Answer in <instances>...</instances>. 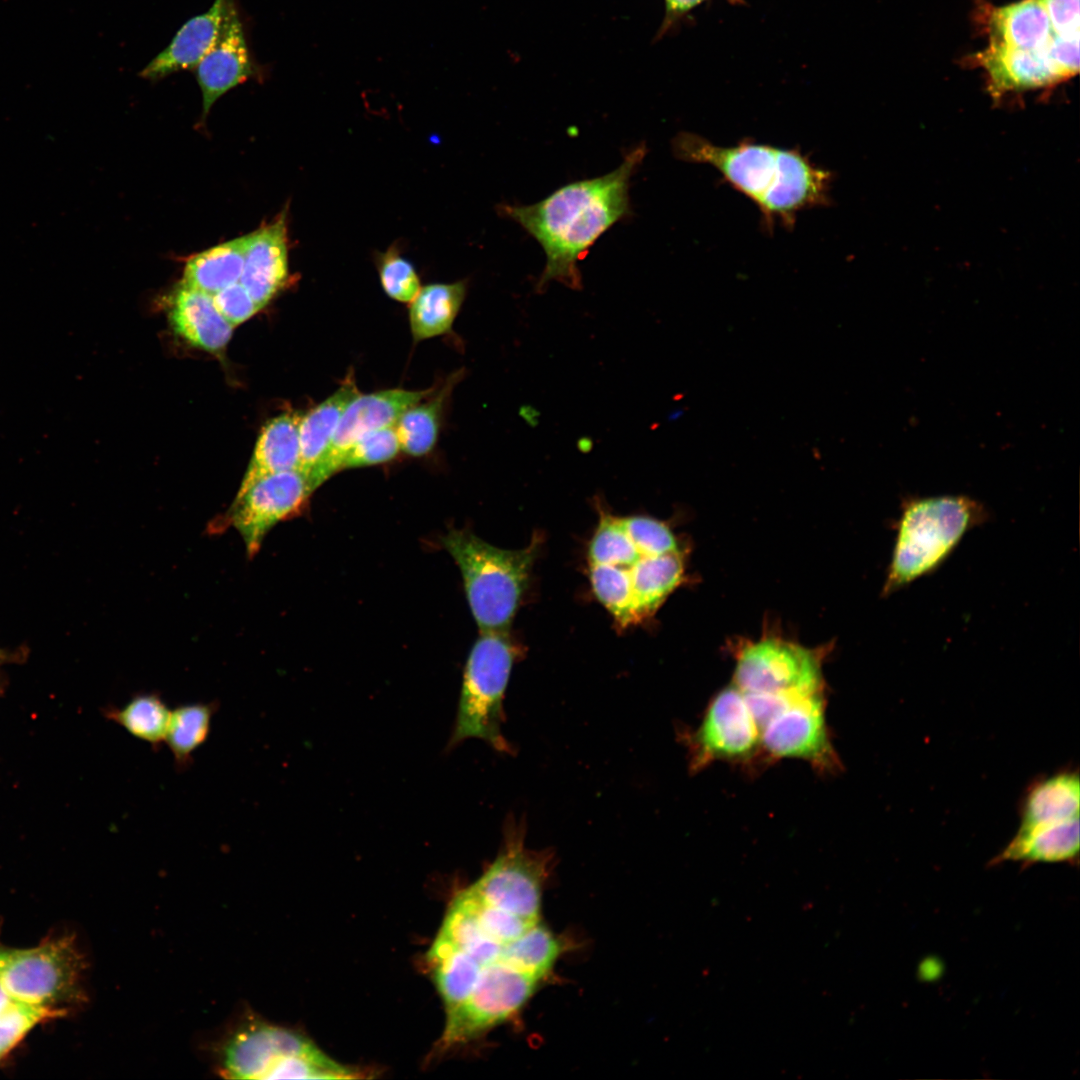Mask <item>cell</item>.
I'll return each mask as SVG.
<instances>
[{
    "mask_svg": "<svg viewBox=\"0 0 1080 1080\" xmlns=\"http://www.w3.org/2000/svg\"><path fill=\"white\" fill-rule=\"evenodd\" d=\"M61 1015L63 1013L56 1010L15 1001L0 1016V1058L38 1022Z\"/></svg>",
    "mask_w": 1080,
    "mask_h": 1080,
    "instance_id": "obj_38",
    "label": "cell"
},
{
    "mask_svg": "<svg viewBox=\"0 0 1080 1080\" xmlns=\"http://www.w3.org/2000/svg\"><path fill=\"white\" fill-rule=\"evenodd\" d=\"M313 491L308 477L294 469L262 477L236 494L227 516L249 557L258 552L267 533L298 511Z\"/></svg>",
    "mask_w": 1080,
    "mask_h": 1080,
    "instance_id": "obj_13",
    "label": "cell"
},
{
    "mask_svg": "<svg viewBox=\"0 0 1080 1080\" xmlns=\"http://www.w3.org/2000/svg\"><path fill=\"white\" fill-rule=\"evenodd\" d=\"M359 393L350 372L332 395L301 417L297 469L307 477L329 447L346 406Z\"/></svg>",
    "mask_w": 1080,
    "mask_h": 1080,
    "instance_id": "obj_23",
    "label": "cell"
},
{
    "mask_svg": "<svg viewBox=\"0 0 1080 1080\" xmlns=\"http://www.w3.org/2000/svg\"><path fill=\"white\" fill-rule=\"evenodd\" d=\"M590 581L595 596L620 626L638 623L631 580L624 568L590 564Z\"/></svg>",
    "mask_w": 1080,
    "mask_h": 1080,
    "instance_id": "obj_32",
    "label": "cell"
},
{
    "mask_svg": "<svg viewBox=\"0 0 1080 1080\" xmlns=\"http://www.w3.org/2000/svg\"><path fill=\"white\" fill-rule=\"evenodd\" d=\"M442 544L462 575L465 594L480 632L507 631L528 587L539 541L523 549L493 546L468 530L452 529Z\"/></svg>",
    "mask_w": 1080,
    "mask_h": 1080,
    "instance_id": "obj_4",
    "label": "cell"
},
{
    "mask_svg": "<svg viewBox=\"0 0 1080 1080\" xmlns=\"http://www.w3.org/2000/svg\"><path fill=\"white\" fill-rule=\"evenodd\" d=\"M231 0H214L204 13L190 18L170 44L141 70L140 76L159 80L182 70L196 68L216 44Z\"/></svg>",
    "mask_w": 1080,
    "mask_h": 1080,
    "instance_id": "obj_17",
    "label": "cell"
},
{
    "mask_svg": "<svg viewBox=\"0 0 1080 1080\" xmlns=\"http://www.w3.org/2000/svg\"><path fill=\"white\" fill-rule=\"evenodd\" d=\"M381 286L390 298L410 303L421 289L419 276L410 261L401 255L400 247L391 245L375 257Z\"/></svg>",
    "mask_w": 1080,
    "mask_h": 1080,
    "instance_id": "obj_35",
    "label": "cell"
},
{
    "mask_svg": "<svg viewBox=\"0 0 1080 1080\" xmlns=\"http://www.w3.org/2000/svg\"><path fill=\"white\" fill-rule=\"evenodd\" d=\"M460 373V372H459ZM459 373L452 375L441 390L424 403L405 410L395 423L400 449L413 457L430 453L438 439L445 400L452 391Z\"/></svg>",
    "mask_w": 1080,
    "mask_h": 1080,
    "instance_id": "obj_29",
    "label": "cell"
},
{
    "mask_svg": "<svg viewBox=\"0 0 1080 1080\" xmlns=\"http://www.w3.org/2000/svg\"><path fill=\"white\" fill-rule=\"evenodd\" d=\"M301 417L286 412L263 426L237 494L262 477L298 468Z\"/></svg>",
    "mask_w": 1080,
    "mask_h": 1080,
    "instance_id": "obj_21",
    "label": "cell"
},
{
    "mask_svg": "<svg viewBox=\"0 0 1080 1080\" xmlns=\"http://www.w3.org/2000/svg\"><path fill=\"white\" fill-rule=\"evenodd\" d=\"M1051 22L1054 33L1079 37L1080 0H1040Z\"/></svg>",
    "mask_w": 1080,
    "mask_h": 1080,
    "instance_id": "obj_41",
    "label": "cell"
},
{
    "mask_svg": "<svg viewBox=\"0 0 1080 1080\" xmlns=\"http://www.w3.org/2000/svg\"><path fill=\"white\" fill-rule=\"evenodd\" d=\"M646 154L644 144L603 176L566 184L531 205H503V213L518 223L542 247L546 265L535 286L543 292L557 281L582 288L578 263L614 224L631 214V176Z\"/></svg>",
    "mask_w": 1080,
    "mask_h": 1080,
    "instance_id": "obj_1",
    "label": "cell"
},
{
    "mask_svg": "<svg viewBox=\"0 0 1080 1080\" xmlns=\"http://www.w3.org/2000/svg\"><path fill=\"white\" fill-rule=\"evenodd\" d=\"M214 1068L229 1079H349L358 1071L338 1064L305 1036L246 1010L211 1048Z\"/></svg>",
    "mask_w": 1080,
    "mask_h": 1080,
    "instance_id": "obj_3",
    "label": "cell"
},
{
    "mask_svg": "<svg viewBox=\"0 0 1080 1080\" xmlns=\"http://www.w3.org/2000/svg\"><path fill=\"white\" fill-rule=\"evenodd\" d=\"M1044 52L1065 79L1078 72L1079 37H1067L1054 33L1044 46Z\"/></svg>",
    "mask_w": 1080,
    "mask_h": 1080,
    "instance_id": "obj_40",
    "label": "cell"
},
{
    "mask_svg": "<svg viewBox=\"0 0 1080 1080\" xmlns=\"http://www.w3.org/2000/svg\"><path fill=\"white\" fill-rule=\"evenodd\" d=\"M705 0H666L667 11L671 15H680L690 11Z\"/></svg>",
    "mask_w": 1080,
    "mask_h": 1080,
    "instance_id": "obj_42",
    "label": "cell"
},
{
    "mask_svg": "<svg viewBox=\"0 0 1080 1080\" xmlns=\"http://www.w3.org/2000/svg\"><path fill=\"white\" fill-rule=\"evenodd\" d=\"M562 951L560 939L538 921L521 936L504 944L498 961L543 979Z\"/></svg>",
    "mask_w": 1080,
    "mask_h": 1080,
    "instance_id": "obj_31",
    "label": "cell"
},
{
    "mask_svg": "<svg viewBox=\"0 0 1080 1080\" xmlns=\"http://www.w3.org/2000/svg\"><path fill=\"white\" fill-rule=\"evenodd\" d=\"M686 739L694 771L714 761L747 760L760 748L759 728L735 685L712 698L700 725Z\"/></svg>",
    "mask_w": 1080,
    "mask_h": 1080,
    "instance_id": "obj_12",
    "label": "cell"
},
{
    "mask_svg": "<svg viewBox=\"0 0 1080 1080\" xmlns=\"http://www.w3.org/2000/svg\"><path fill=\"white\" fill-rule=\"evenodd\" d=\"M84 958L70 936L35 948L0 951V983L15 1000L65 1014L81 1001Z\"/></svg>",
    "mask_w": 1080,
    "mask_h": 1080,
    "instance_id": "obj_7",
    "label": "cell"
},
{
    "mask_svg": "<svg viewBox=\"0 0 1080 1080\" xmlns=\"http://www.w3.org/2000/svg\"><path fill=\"white\" fill-rule=\"evenodd\" d=\"M541 980L500 961L483 967L468 998L447 1012L442 1047L478 1037L517 1014Z\"/></svg>",
    "mask_w": 1080,
    "mask_h": 1080,
    "instance_id": "obj_10",
    "label": "cell"
},
{
    "mask_svg": "<svg viewBox=\"0 0 1080 1080\" xmlns=\"http://www.w3.org/2000/svg\"><path fill=\"white\" fill-rule=\"evenodd\" d=\"M1080 781L1078 770H1060L1035 780L1026 790L1020 806V825L1053 823L1079 817Z\"/></svg>",
    "mask_w": 1080,
    "mask_h": 1080,
    "instance_id": "obj_22",
    "label": "cell"
},
{
    "mask_svg": "<svg viewBox=\"0 0 1080 1080\" xmlns=\"http://www.w3.org/2000/svg\"><path fill=\"white\" fill-rule=\"evenodd\" d=\"M980 58L994 96L1048 87L1065 80L1046 56L1044 47L1023 50L991 44Z\"/></svg>",
    "mask_w": 1080,
    "mask_h": 1080,
    "instance_id": "obj_19",
    "label": "cell"
},
{
    "mask_svg": "<svg viewBox=\"0 0 1080 1080\" xmlns=\"http://www.w3.org/2000/svg\"><path fill=\"white\" fill-rule=\"evenodd\" d=\"M622 568L631 580L638 623L659 608L680 584L684 574L680 550L662 555L643 554L634 563Z\"/></svg>",
    "mask_w": 1080,
    "mask_h": 1080,
    "instance_id": "obj_24",
    "label": "cell"
},
{
    "mask_svg": "<svg viewBox=\"0 0 1080 1080\" xmlns=\"http://www.w3.org/2000/svg\"><path fill=\"white\" fill-rule=\"evenodd\" d=\"M991 44L1008 48H1043L1054 31L1040 0H1022L997 9L991 17Z\"/></svg>",
    "mask_w": 1080,
    "mask_h": 1080,
    "instance_id": "obj_26",
    "label": "cell"
},
{
    "mask_svg": "<svg viewBox=\"0 0 1080 1080\" xmlns=\"http://www.w3.org/2000/svg\"><path fill=\"white\" fill-rule=\"evenodd\" d=\"M1079 817L1053 823L1019 826L1007 846L991 860V865L1019 862L1076 865L1079 858Z\"/></svg>",
    "mask_w": 1080,
    "mask_h": 1080,
    "instance_id": "obj_18",
    "label": "cell"
},
{
    "mask_svg": "<svg viewBox=\"0 0 1080 1080\" xmlns=\"http://www.w3.org/2000/svg\"><path fill=\"white\" fill-rule=\"evenodd\" d=\"M526 824L509 816L495 860L469 887L485 902L525 919L538 921L544 883L552 871L551 849L525 846Z\"/></svg>",
    "mask_w": 1080,
    "mask_h": 1080,
    "instance_id": "obj_8",
    "label": "cell"
},
{
    "mask_svg": "<svg viewBox=\"0 0 1080 1080\" xmlns=\"http://www.w3.org/2000/svg\"><path fill=\"white\" fill-rule=\"evenodd\" d=\"M168 316L177 335L212 353L224 349L234 328L219 314L212 296L182 283L169 297Z\"/></svg>",
    "mask_w": 1080,
    "mask_h": 1080,
    "instance_id": "obj_20",
    "label": "cell"
},
{
    "mask_svg": "<svg viewBox=\"0 0 1080 1080\" xmlns=\"http://www.w3.org/2000/svg\"><path fill=\"white\" fill-rule=\"evenodd\" d=\"M621 520L642 554L662 555L679 551L675 536L665 523L648 516L622 517Z\"/></svg>",
    "mask_w": 1080,
    "mask_h": 1080,
    "instance_id": "obj_37",
    "label": "cell"
},
{
    "mask_svg": "<svg viewBox=\"0 0 1080 1080\" xmlns=\"http://www.w3.org/2000/svg\"><path fill=\"white\" fill-rule=\"evenodd\" d=\"M212 300L219 314L232 327L248 320L260 310L240 282L215 293L212 295Z\"/></svg>",
    "mask_w": 1080,
    "mask_h": 1080,
    "instance_id": "obj_39",
    "label": "cell"
},
{
    "mask_svg": "<svg viewBox=\"0 0 1080 1080\" xmlns=\"http://www.w3.org/2000/svg\"><path fill=\"white\" fill-rule=\"evenodd\" d=\"M455 898L472 913L482 933L501 945L515 940L539 921L525 919L493 906L483 901L470 887L461 890Z\"/></svg>",
    "mask_w": 1080,
    "mask_h": 1080,
    "instance_id": "obj_34",
    "label": "cell"
},
{
    "mask_svg": "<svg viewBox=\"0 0 1080 1080\" xmlns=\"http://www.w3.org/2000/svg\"><path fill=\"white\" fill-rule=\"evenodd\" d=\"M821 658L816 650L785 640L753 642L736 656L734 685L743 693H824Z\"/></svg>",
    "mask_w": 1080,
    "mask_h": 1080,
    "instance_id": "obj_9",
    "label": "cell"
},
{
    "mask_svg": "<svg viewBox=\"0 0 1080 1080\" xmlns=\"http://www.w3.org/2000/svg\"><path fill=\"white\" fill-rule=\"evenodd\" d=\"M642 555L625 530L621 517L602 514L589 544L590 564L626 567Z\"/></svg>",
    "mask_w": 1080,
    "mask_h": 1080,
    "instance_id": "obj_33",
    "label": "cell"
},
{
    "mask_svg": "<svg viewBox=\"0 0 1080 1080\" xmlns=\"http://www.w3.org/2000/svg\"><path fill=\"white\" fill-rule=\"evenodd\" d=\"M245 244L246 235L191 256L185 264L181 283L212 296L239 282Z\"/></svg>",
    "mask_w": 1080,
    "mask_h": 1080,
    "instance_id": "obj_27",
    "label": "cell"
},
{
    "mask_svg": "<svg viewBox=\"0 0 1080 1080\" xmlns=\"http://www.w3.org/2000/svg\"><path fill=\"white\" fill-rule=\"evenodd\" d=\"M466 292V280L431 283L421 287L409 307V323L414 341L450 332Z\"/></svg>",
    "mask_w": 1080,
    "mask_h": 1080,
    "instance_id": "obj_25",
    "label": "cell"
},
{
    "mask_svg": "<svg viewBox=\"0 0 1080 1080\" xmlns=\"http://www.w3.org/2000/svg\"><path fill=\"white\" fill-rule=\"evenodd\" d=\"M988 512L968 496L910 498L902 505L883 594L931 573Z\"/></svg>",
    "mask_w": 1080,
    "mask_h": 1080,
    "instance_id": "obj_5",
    "label": "cell"
},
{
    "mask_svg": "<svg viewBox=\"0 0 1080 1080\" xmlns=\"http://www.w3.org/2000/svg\"><path fill=\"white\" fill-rule=\"evenodd\" d=\"M520 656L509 630L480 632L463 670L455 723L447 743L451 751L467 739H480L495 751L513 754L502 732L504 698L512 668Z\"/></svg>",
    "mask_w": 1080,
    "mask_h": 1080,
    "instance_id": "obj_6",
    "label": "cell"
},
{
    "mask_svg": "<svg viewBox=\"0 0 1080 1080\" xmlns=\"http://www.w3.org/2000/svg\"><path fill=\"white\" fill-rule=\"evenodd\" d=\"M170 714L167 703L155 692L135 694L122 706L107 711L109 719L154 750L165 742Z\"/></svg>",
    "mask_w": 1080,
    "mask_h": 1080,
    "instance_id": "obj_30",
    "label": "cell"
},
{
    "mask_svg": "<svg viewBox=\"0 0 1080 1080\" xmlns=\"http://www.w3.org/2000/svg\"><path fill=\"white\" fill-rule=\"evenodd\" d=\"M195 70L202 93L203 117L222 95L256 73L233 0L229 3L224 26L216 44Z\"/></svg>",
    "mask_w": 1080,
    "mask_h": 1080,
    "instance_id": "obj_16",
    "label": "cell"
},
{
    "mask_svg": "<svg viewBox=\"0 0 1080 1080\" xmlns=\"http://www.w3.org/2000/svg\"><path fill=\"white\" fill-rule=\"evenodd\" d=\"M399 450L401 449L395 425L370 431L348 449L341 470L389 462L396 457Z\"/></svg>",
    "mask_w": 1080,
    "mask_h": 1080,
    "instance_id": "obj_36",
    "label": "cell"
},
{
    "mask_svg": "<svg viewBox=\"0 0 1080 1080\" xmlns=\"http://www.w3.org/2000/svg\"><path fill=\"white\" fill-rule=\"evenodd\" d=\"M760 747L775 759L807 761L824 772L840 768L825 717L824 693L792 699L760 728Z\"/></svg>",
    "mask_w": 1080,
    "mask_h": 1080,
    "instance_id": "obj_11",
    "label": "cell"
},
{
    "mask_svg": "<svg viewBox=\"0 0 1080 1080\" xmlns=\"http://www.w3.org/2000/svg\"><path fill=\"white\" fill-rule=\"evenodd\" d=\"M219 704L193 702L171 709L164 744L167 745L177 770L192 765L193 755L207 741Z\"/></svg>",
    "mask_w": 1080,
    "mask_h": 1080,
    "instance_id": "obj_28",
    "label": "cell"
},
{
    "mask_svg": "<svg viewBox=\"0 0 1080 1080\" xmlns=\"http://www.w3.org/2000/svg\"><path fill=\"white\" fill-rule=\"evenodd\" d=\"M434 391L435 387L421 391L396 388L359 393L346 406L329 447L308 475L313 490L341 470L346 452L357 439L370 431L395 425L405 410Z\"/></svg>",
    "mask_w": 1080,
    "mask_h": 1080,
    "instance_id": "obj_14",
    "label": "cell"
},
{
    "mask_svg": "<svg viewBox=\"0 0 1080 1080\" xmlns=\"http://www.w3.org/2000/svg\"><path fill=\"white\" fill-rule=\"evenodd\" d=\"M15 1000L5 991L0 983V1016L8 1010Z\"/></svg>",
    "mask_w": 1080,
    "mask_h": 1080,
    "instance_id": "obj_43",
    "label": "cell"
},
{
    "mask_svg": "<svg viewBox=\"0 0 1080 1080\" xmlns=\"http://www.w3.org/2000/svg\"><path fill=\"white\" fill-rule=\"evenodd\" d=\"M287 210L284 208L271 222L246 235L239 282L260 310L289 282Z\"/></svg>",
    "mask_w": 1080,
    "mask_h": 1080,
    "instance_id": "obj_15",
    "label": "cell"
},
{
    "mask_svg": "<svg viewBox=\"0 0 1080 1080\" xmlns=\"http://www.w3.org/2000/svg\"><path fill=\"white\" fill-rule=\"evenodd\" d=\"M684 160L711 166L759 209L766 227L791 228L798 214L830 203L831 173L798 149L743 141L719 146L684 133L675 141Z\"/></svg>",
    "mask_w": 1080,
    "mask_h": 1080,
    "instance_id": "obj_2",
    "label": "cell"
}]
</instances>
